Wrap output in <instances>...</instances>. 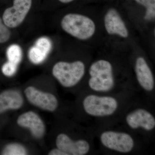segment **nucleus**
Segmentation results:
<instances>
[{"label": "nucleus", "mask_w": 155, "mask_h": 155, "mask_svg": "<svg viewBox=\"0 0 155 155\" xmlns=\"http://www.w3.org/2000/svg\"><path fill=\"white\" fill-rule=\"evenodd\" d=\"M130 91L140 92L134 79L129 61L108 56L91 60L83 91L115 94Z\"/></svg>", "instance_id": "nucleus-1"}, {"label": "nucleus", "mask_w": 155, "mask_h": 155, "mask_svg": "<svg viewBox=\"0 0 155 155\" xmlns=\"http://www.w3.org/2000/svg\"><path fill=\"white\" fill-rule=\"evenodd\" d=\"M80 107L91 127L117 124L127 108L142 96L135 91L115 94L83 91Z\"/></svg>", "instance_id": "nucleus-2"}, {"label": "nucleus", "mask_w": 155, "mask_h": 155, "mask_svg": "<svg viewBox=\"0 0 155 155\" xmlns=\"http://www.w3.org/2000/svg\"><path fill=\"white\" fill-rule=\"evenodd\" d=\"M92 129L99 146V152L105 154H139L147 144L135 134L118 124Z\"/></svg>", "instance_id": "nucleus-3"}, {"label": "nucleus", "mask_w": 155, "mask_h": 155, "mask_svg": "<svg viewBox=\"0 0 155 155\" xmlns=\"http://www.w3.org/2000/svg\"><path fill=\"white\" fill-rule=\"evenodd\" d=\"M154 103L142 96L130 105L116 124L125 127L147 144L155 133Z\"/></svg>", "instance_id": "nucleus-4"}, {"label": "nucleus", "mask_w": 155, "mask_h": 155, "mask_svg": "<svg viewBox=\"0 0 155 155\" xmlns=\"http://www.w3.org/2000/svg\"><path fill=\"white\" fill-rule=\"evenodd\" d=\"M91 60L60 61L54 65L52 72L54 77L64 88L75 87L84 83Z\"/></svg>", "instance_id": "nucleus-5"}, {"label": "nucleus", "mask_w": 155, "mask_h": 155, "mask_svg": "<svg viewBox=\"0 0 155 155\" xmlns=\"http://www.w3.org/2000/svg\"><path fill=\"white\" fill-rule=\"evenodd\" d=\"M129 62L134 79L140 93L155 103V76L149 61L143 54H137Z\"/></svg>", "instance_id": "nucleus-6"}, {"label": "nucleus", "mask_w": 155, "mask_h": 155, "mask_svg": "<svg viewBox=\"0 0 155 155\" xmlns=\"http://www.w3.org/2000/svg\"><path fill=\"white\" fill-rule=\"evenodd\" d=\"M61 25L65 32L82 41L89 42L94 38L98 29L91 16L79 13L66 14L61 19Z\"/></svg>", "instance_id": "nucleus-7"}, {"label": "nucleus", "mask_w": 155, "mask_h": 155, "mask_svg": "<svg viewBox=\"0 0 155 155\" xmlns=\"http://www.w3.org/2000/svg\"><path fill=\"white\" fill-rule=\"evenodd\" d=\"M94 137L74 139L67 133L58 134L56 139L57 148L66 155H88L97 153Z\"/></svg>", "instance_id": "nucleus-8"}, {"label": "nucleus", "mask_w": 155, "mask_h": 155, "mask_svg": "<svg viewBox=\"0 0 155 155\" xmlns=\"http://www.w3.org/2000/svg\"><path fill=\"white\" fill-rule=\"evenodd\" d=\"M103 24L106 33L109 36L124 40L130 38L128 25L122 14L116 8H110L105 12Z\"/></svg>", "instance_id": "nucleus-9"}, {"label": "nucleus", "mask_w": 155, "mask_h": 155, "mask_svg": "<svg viewBox=\"0 0 155 155\" xmlns=\"http://www.w3.org/2000/svg\"><path fill=\"white\" fill-rule=\"evenodd\" d=\"M33 0H13V5L4 11L3 20L9 28H16L25 19L32 7Z\"/></svg>", "instance_id": "nucleus-10"}, {"label": "nucleus", "mask_w": 155, "mask_h": 155, "mask_svg": "<svg viewBox=\"0 0 155 155\" xmlns=\"http://www.w3.org/2000/svg\"><path fill=\"white\" fill-rule=\"evenodd\" d=\"M24 93L29 103L42 110L53 112L58 107V98L52 94L42 91L33 86L27 87Z\"/></svg>", "instance_id": "nucleus-11"}, {"label": "nucleus", "mask_w": 155, "mask_h": 155, "mask_svg": "<svg viewBox=\"0 0 155 155\" xmlns=\"http://www.w3.org/2000/svg\"><path fill=\"white\" fill-rule=\"evenodd\" d=\"M20 127L28 128L35 138H41L45 133V126L40 116L33 111H28L21 114L17 119Z\"/></svg>", "instance_id": "nucleus-12"}, {"label": "nucleus", "mask_w": 155, "mask_h": 155, "mask_svg": "<svg viewBox=\"0 0 155 155\" xmlns=\"http://www.w3.org/2000/svg\"><path fill=\"white\" fill-rule=\"evenodd\" d=\"M52 45L51 41L48 38L43 37L38 38L28 51V57L31 62L35 64L42 63L51 51Z\"/></svg>", "instance_id": "nucleus-13"}, {"label": "nucleus", "mask_w": 155, "mask_h": 155, "mask_svg": "<svg viewBox=\"0 0 155 155\" xmlns=\"http://www.w3.org/2000/svg\"><path fill=\"white\" fill-rule=\"evenodd\" d=\"M23 104V97L19 92L9 90L0 94V114L8 110H18Z\"/></svg>", "instance_id": "nucleus-14"}, {"label": "nucleus", "mask_w": 155, "mask_h": 155, "mask_svg": "<svg viewBox=\"0 0 155 155\" xmlns=\"http://www.w3.org/2000/svg\"><path fill=\"white\" fill-rule=\"evenodd\" d=\"M145 8L143 19L145 22H153L155 18V0H134Z\"/></svg>", "instance_id": "nucleus-15"}, {"label": "nucleus", "mask_w": 155, "mask_h": 155, "mask_svg": "<svg viewBox=\"0 0 155 155\" xmlns=\"http://www.w3.org/2000/svg\"><path fill=\"white\" fill-rule=\"evenodd\" d=\"M7 55L8 61L18 65L22 59V51L19 45H11L7 50Z\"/></svg>", "instance_id": "nucleus-16"}, {"label": "nucleus", "mask_w": 155, "mask_h": 155, "mask_svg": "<svg viewBox=\"0 0 155 155\" xmlns=\"http://www.w3.org/2000/svg\"><path fill=\"white\" fill-rule=\"evenodd\" d=\"M27 153V150L25 147L18 143L8 145L2 152V154L4 155H25Z\"/></svg>", "instance_id": "nucleus-17"}, {"label": "nucleus", "mask_w": 155, "mask_h": 155, "mask_svg": "<svg viewBox=\"0 0 155 155\" xmlns=\"http://www.w3.org/2000/svg\"><path fill=\"white\" fill-rule=\"evenodd\" d=\"M18 65L8 61L4 64L2 67V72L3 74L8 77H11L16 73Z\"/></svg>", "instance_id": "nucleus-18"}, {"label": "nucleus", "mask_w": 155, "mask_h": 155, "mask_svg": "<svg viewBox=\"0 0 155 155\" xmlns=\"http://www.w3.org/2000/svg\"><path fill=\"white\" fill-rule=\"evenodd\" d=\"M11 33L7 26L3 23L0 18V43H5L9 40L11 37Z\"/></svg>", "instance_id": "nucleus-19"}, {"label": "nucleus", "mask_w": 155, "mask_h": 155, "mask_svg": "<svg viewBox=\"0 0 155 155\" xmlns=\"http://www.w3.org/2000/svg\"><path fill=\"white\" fill-rule=\"evenodd\" d=\"M48 155H66V154L62 151L61 150L59 149L58 148L53 149L51 150L49 152Z\"/></svg>", "instance_id": "nucleus-20"}, {"label": "nucleus", "mask_w": 155, "mask_h": 155, "mask_svg": "<svg viewBox=\"0 0 155 155\" xmlns=\"http://www.w3.org/2000/svg\"><path fill=\"white\" fill-rule=\"evenodd\" d=\"M59 2L63 4H68L73 2L75 0H58Z\"/></svg>", "instance_id": "nucleus-21"}]
</instances>
